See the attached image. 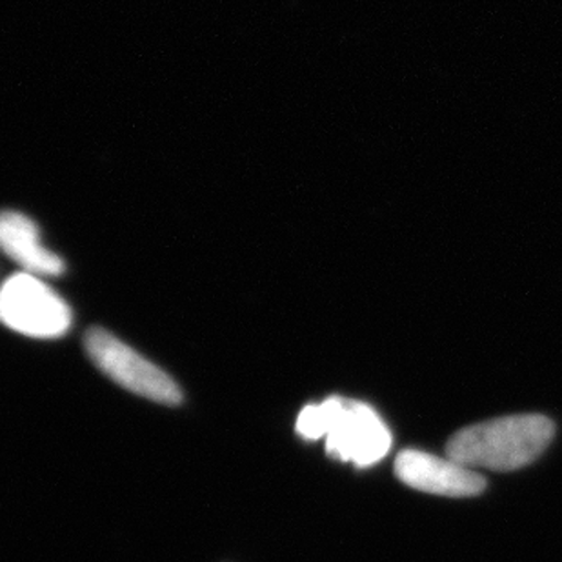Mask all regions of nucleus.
Instances as JSON below:
<instances>
[{
  "label": "nucleus",
  "mask_w": 562,
  "mask_h": 562,
  "mask_svg": "<svg viewBox=\"0 0 562 562\" xmlns=\"http://www.w3.org/2000/svg\"><path fill=\"white\" fill-rule=\"evenodd\" d=\"M295 428L303 439H326L331 459L359 468L373 467L392 448V434L381 415L353 398L329 397L304 406Z\"/></svg>",
  "instance_id": "1"
},
{
  "label": "nucleus",
  "mask_w": 562,
  "mask_h": 562,
  "mask_svg": "<svg viewBox=\"0 0 562 562\" xmlns=\"http://www.w3.org/2000/svg\"><path fill=\"white\" fill-rule=\"evenodd\" d=\"M552 420L542 415H512L468 426L446 446V456L462 467L514 472L536 461L552 442Z\"/></svg>",
  "instance_id": "2"
},
{
  "label": "nucleus",
  "mask_w": 562,
  "mask_h": 562,
  "mask_svg": "<svg viewBox=\"0 0 562 562\" xmlns=\"http://www.w3.org/2000/svg\"><path fill=\"white\" fill-rule=\"evenodd\" d=\"M0 317L8 328L33 339H59L74 324L69 304L26 271L8 277L0 292Z\"/></svg>",
  "instance_id": "3"
},
{
  "label": "nucleus",
  "mask_w": 562,
  "mask_h": 562,
  "mask_svg": "<svg viewBox=\"0 0 562 562\" xmlns=\"http://www.w3.org/2000/svg\"><path fill=\"white\" fill-rule=\"evenodd\" d=\"M85 350L102 373L127 392L154 403L181 404L179 384L154 362L133 350L132 346L104 328H91L85 335Z\"/></svg>",
  "instance_id": "4"
},
{
  "label": "nucleus",
  "mask_w": 562,
  "mask_h": 562,
  "mask_svg": "<svg viewBox=\"0 0 562 562\" xmlns=\"http://www.w3.org/2000/svg\"><path fill=\"white\" fill-rule=\"evenodd\" d=\"M395 473L409 488L442 497H475L486 488L484 479L472 468L462 467L450 457L406 450L395 459Z\"/></svg>",
  "instance_id": "5"
},
{
  "label": "nucleus",
  "mask_w": 562,
  "mask_h": 562,
  "mask_svg": "<svg viewBox=\"0 0 562 562\" xmlns=\"http://www.w3.org/2000/svg\"><path fill=\"white\" fill-rule=\"evenodd\" d=\"M2 250L26 273L37 277H59L66 271L60 255L48 250L41 228L32 217L21 212H4L0 218Z\"/></svg>",
  "instance_id": "6"
}]
</instances>
